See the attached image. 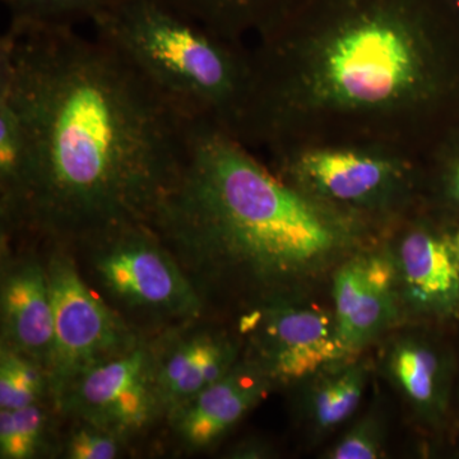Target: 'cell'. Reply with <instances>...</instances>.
Wrapping results in <instances>:
<instances>
[{
	"label": "cell",
	"instance_id": "cell-23",
	"mask_svg": "<svg viewBox=\"0 0 459 459\" xmlns=\"http://www.w3.org/2000/svg\"><path fill=\"white\" fill-rule=\"evenodd\" d=\"M65 440L60 444L63 457L68 459H114L120 457L131 440L82 420H69Z\"/></svg>",
	"mask_w": 459,
	"mask_h": 459
},
{
	"label": "cell",
	"instance_id": "cell-13",
	"mask_svg": "<svg viewBox=\"0 0 459 459\" xmlns=\"http://www.w3.org/2000/svg\"><path fill=\"white\" fill-rule=\"evenodd\" d=\"M204 322L193 320L150 337L166 418L222 379L243 358L241 338Z\"/></svg>",
	"mask_w": 459,
	"mask_h": 459
},
{
	"label": "cell",
	"instance_id": "cell-5",
	"mask_svg": "<svg viewBox=\"0 0 459 459\" xmlns=\"http://www.w3.org/2000/svg\"><path fill=\"white\" fill-rule=\"evenodd\" d=\"M267 153L271 168L295 188L385 231L424 204L422 156L401 148L347 142Z\"/></svg>",
	"mask_w": 459,
	"mask_h": 459
},
{
	"label": "cell",
	"instance_id": "cell-19",
	"mask_svg": "<svg viewBox=\"0 0 459 459\" xmlns=\"http://www.w3.org/2000/svg\"><path fill=\"white\" fill-rule=\"evenodd\" d=\"M424 204L459 223V128L422 156Z\"/></svg>",
	"mask_w": 459,
	"mask_h": 459
},
{
	"label": "cell",
	"instance_id": "cell-25",
	"mask_svg": "<svg viewBox=\"0 0 459 459\" xmlns=\"http://www.w3.org/2000/svg\"><path fill=\"white\" fill-rule=\"evenodd\" d=\"M272 449L268 444L249 440L247 443H238L234 451L230 452L231 458H265L271 457Z\"/></svg>",
	"mask_w": 459,
	"mask_h": 459
},
{
	"label": "cell",
	"instance_id": "cell-22",
	"mask_svg": "<svg viewBox=\"0 0 459 459\" xmlns=\"http://www.w3.org/2000/svg\"><path fill=\"white\" fill-rule=\"evenodd\" d=\"M114 0H3L11 21L33 25L74 26L81 20H93Z\"/></svg>",
	"mask_w": 459,
	"mask_h": 459
},
{
	"label": "cell",
	"instance_id": "cell-21",
	"mask_svg": "<svg viewBox=\"0 0 459 459\" xmlns=\"http://www.w3.org/2000/svg\"><path fill=\"white\" fill-rule=\"evenodd\" d=\"M45 401L50 402L47 369L29 356L0 344V410L22 409Z\"/></svg>",
	"mask_w": 459,
	"mask_h": 459
},
{
	"label": "cell",
	"instance_id": "cell-3",
	"mask_svg": "<svg viewBox=\"0 0 459 459\" xmlns=\"http://www.w3.org/2000/svg\"><path fill=\"white\" fill-rule=\"evenodd\" d=\"M151 226L213 301L247 307L309 298L385 230L301 192L240 138L192 122L174 183Z\"/></svg>",
	"mask_w": 459,
	"mask_h": 459
},
{
	"label": "cell",
	"instance_id": "cell-6",
	"mask_svg": "<svg viewBox=\"0 0 459 459\" xmlns=\"http://www.w3.org/2000/svg\"><path fill=\"white\" fill-rule=\"evenodd\" d=\"M72 250L91 285L142 336L208 312L197 287L148 223L113 230Z\"/></svg>",
	"mask_w": 459,
	"mask_h": 459
},
{
	"label": "cell",
	"instance_id": "cell-17",
	"mask_svg": "<svg viewBox=\"0 0 459 459\" xmlns=\"http://www.w3.org/2000/svg\"><path fill=\"white\" fill-rule=\"evenodd\" d=\"M183 16L229 41L244 44L285 16L298 0H161Z\"/></svg>",
	"mask_w": 459,
	"mask_h": 459
},
{
	"label": "cell",
	"instance_id": "cell-4",
	"mask_svg": "<svg viewBox=\"0 0 459 459\" xmlns=\"http://www.w3.org/2000/svg\"><path fill=\"white\" fill-rule=\"evenodd\" d=\"M111 48L189 122L237 135L252 83V57L161 0H114L91 21Z\"/></svg>",
	"mask_w": 459,
	"mask_h": 459
},
{
	"label": "cell",
	"instance_id": "cell-12",
	"mask_svg": "<svg viewBox=\"0 0 459 459\" xmlns=\"http://www.w3.org/2000/svg\"><path fill=\"white\" fill-rule=\"evenodd\" d=\"M332 296L338 334L351 356L360 355L404 319L385 235L337 268Z\"/></svg>",
	"mask_w": 459,
	"mask_h": 459
},
{
	"label": "cell",
	"instance_id": "cell-16",
	"mask_svg": "<svg viewBox=\"0 0 459 459\" xmlns=\"http://www.w3.org/2000/svg\"><path fill=\"white\" fill-rule=\"evenodd\" d=\"M369 377V362L358 355L295 385L299 389V418L313 437H327L355 415Z\"/></svg>",
	"mask_w": 459,
	"mask_h": 459
},
{
	"label": "cell",
	"instance_id": "cell-11",
	"mask_svg": "<svg viewBox=\"0 0 459 459\" xmlns=\"http://www.w3.org/2000/svg\"><path fill=\"white\" fill-rule=\"evenodd\" d=\"M437 328L402 329L380 350L383 376L419 427L446 433L455 427L458 353Z\"/></svg>",
	"mask_w": 459,
	"mask_h": 459
},
{
	"label": "cell",
	"instance_id": "cell-28",
	"mask_svg": "<svg viewBox=\"0 0 459 459\" xmlns=\"http://www.w3.org/2000/svg\"><path fill=\"white\" fill-rule=\"evenodd\" d=\"M449 2H451L453 8H455V11L457 12L459 16V0H449Z\"/></svg>",
	"mask_w": 459,
	"mask_h": 459
},
{
	"label": "cell",
	"instance_id": "cell-1",
	"mask_svg": "<svg viewBox=\"0 0 459 459\" xmlns=\"http://www.w3.org/2000/svg\"><path fill=\"white\" fill-rule=\"evenodd\" d=\"M0 78L25 120L29 162L2 237L75 247L151 225L190 123L107 44L74 26L11 21Z\"/></svg>",
	"mask_w": 459,
	"mask_h": 459
},
{
	"label": "cell",
	"instance_id": "cell-27",
	"mask_svg": "<svg viewBox=\"0 0 459 459\" xmlns=\"http://www.w3.org/2000/svg\"><path fill=\"white\" fill-rule=\"evenodd\" d=\"M455 252H457V255L459 258V223L457 226H455Z\"/></svg>",
	"mask_w": 459,
	"mask_h": 459
},
{
	"label": "cell",
	"instance_id": "cell-18",
	"mask_svg": "<svg viewBox=\"0 0 459 459\" xmlns=\"http://www.w3.org/2000/svg\"><path fill=\"white\" fill-rule=\"evenodd\" d=\"M29 135L16 96L0 78V219L11 216L25 179Z\"/></svg>",
	"mask_w": 459,
	"mask_h": 459
},
{
	"label": "cell",
	"instance_id": "cell-20",
	"mask_svg": "<svg viewBox=\"0 0 459 459\" xmlns=\"http://www.w3.org/2000/svg\"><path fill=\"white\" fill-rule=\"evenodd\" d=\"M50 412L45 402L16 410H0V457L32 459L49 453Z\"/></svg>",
	"mask_w": 459,
	"mask_h": 459
},
{
	"label": "cell",
	"instance_id": "cell-7",
	"mask_svg": "<svg viewBox=\"0 0 459 459\" xmlns=\"http://www.w3.org/2000/svg\"><path fill=\"white\" fill-rule=\"evenodd\" d=\"M45 246L54 312L53 352L48 367L54 409L78 377L129 351L144 336L91 285L71 247Z\"/></svg>",
	"mask_w": 459,
	"mask_h": 459
},
{
	"label": "cell",
	"instance_id": "cell-14",
	"mask_svg": "<svg viewBox=\"0 0 459 459\" xmlns=\"http://www.w3.org/2000/svg\"><path fill=\"white\" fill-rule=\"evenodd\" d=\"M274 388L270 377L243 356L222 379L172 411L165 422L181 448L208 451Z\"/></svg>",
	"mask_w": 459,
	"mask_h": 459
},
{
	"label": "cell",
	"instance_id": "cell-10",
	"mask_svg": "<svg viewBox=\"0 0 459 459\" xmlns=\"http://www.w3.org/2000/svg\"><path fill=\"white\" fill-rule=\"evenodd\" d=\"M54 410L65 419L91 422L128 440L165 421L150 337L78 377Z\"/></svg>",
	"mask_w": 459,
	"mask_h": 459
},
{
	"label": "cell",
	"instance_id": "cell-26",
	"mask_svg": "<svg viewBox=\"0 0 459 459\" xmlns=\"http://www.w3.org/2000/svg\"><path fill=\"white\" fill-rule=\"evenodd\" d=\"M455 427H459V356H458L457 385H455Z\"/></svg>",
	"mask_w": 459,
	"mask_h": 459
},
{
	"label": "cell",
	"instance_id": "cell-15",
	"mask_svg": "<svg viewBox=\"0 0 459 459\" xmlns=\"http://www.w3.org/2000/svg\"><path fill=\"white\" fill-rule=\"evenodd\" d=\"M2 343L48 371L54 344V312L47 265L35 255L3 262L0 282Z\"/></svg>",
	"mask_w": 459,
	"mask_h": 459
},
{
	"label": "cell",
	"instance_id": "cell-9",
	"mask_svg": "<svg viewBox=\"0 0 459 459\" xmlns=\"http://www.w3.org/2000/svg\"><path fill=\"white\" fill-rule=\"evenodd\" d=\"M455 223L421 204L386 230L407 318L448 327L459 322V258Z\"/></svg>",
	"mask_w": 459,
	"mask_h": 459
},
{
	"label": "cell",
	"instance_id": "cell-2",
	"mask_svg": "<svg viewBox=\"0 0 459 459\" xmlns=\"http://www.w3.org/2000/svg\"><path fill=\"white\" fill-rule=\"evenodd\" d=\"M250 57L237 133L250 148L369 142L424 156L459 128L449 0H298Z\"/></svg>",
	"mask_w": 459,
	"mask_h": 459
},
{
	"label": "cell",
	"instance_id": "cell-24",
	"mask_svg": "<svg viewBox=\"0 0 459 459\" xmlns=\"http://www.w3.org/2000/svg\"><path fill=\"white\" fill-rule=\"evenodd\" d=\"M385 418L376 411L367 413L344 431L327 452L328 459H377L385 455Z\"/></svg>",
	"mask_w": 459,
	"mask_h": 459
},
{
	"label": "cell",
	"instance_id": "cell-8",
	"mask_svg": "<svg viewBox=\"0 0 459 459\" xmlns=\"http://www.w3.org/2000/svg\"><path fill=\"white\" fill-rule=\"evenodd\" d=\"M243 356L273 385L295 386L351 358L338 334L333 312L309 298L280 299L247 307L238 320Z\"/></svg>",
	"mask_w": 459,
	"mask_h": 459
}]
</instances>
